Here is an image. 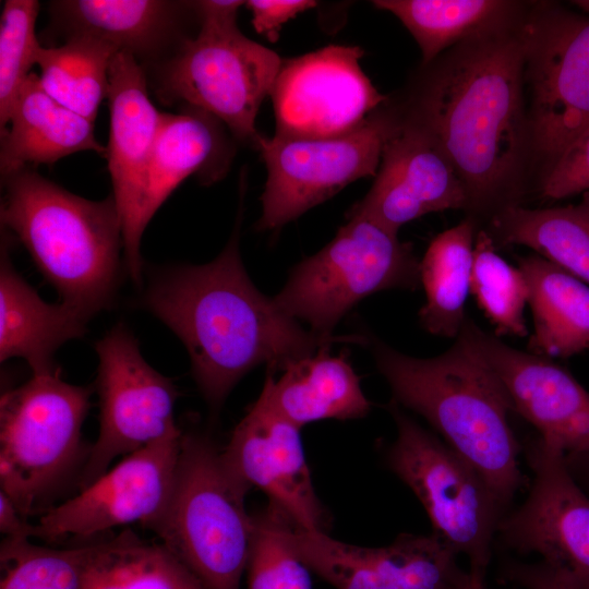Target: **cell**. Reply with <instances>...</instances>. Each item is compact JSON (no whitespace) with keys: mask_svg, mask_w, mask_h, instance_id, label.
<instances>
[{"mask_svg":"<svg viewBox=\"0 0 589 589\" xmlns=\"http://www.w3.org/2000/svg\"><path fill=\"white\" fill-rule=\"evenodd\" d=\"M522 15L457 44L422 67L399 103L454 166L468 195V217L477 223L520 205L532 156Z\"/></svg>","mask_w":589,"mask_h":589,"instance_id":"cell-1","label":"cell"},{"mask_svg":"<svg viewBox=\"0 0 589 589\" xmlns=\"http://www.w3.org/2000/svg\"><path fill=\"white\" fill-rule=\"evenodd\" d=\"M239 227L237 221L214 261L163 273L144 297L145 306L185 346L195 382L213 410L255 366L265 364L275 374L340 340L303 328L257 290L241 261Z\"/></svg>","mask_w":589,"mask_h":589,"instance_id":"cell-2","label":"cell"},{"mask_svg":"<svg viewBox=\"0 0 589 589\" xmlns=\"http://www.w3.org/2000/svg\"><path fill=\"white\" fill-rule=\"evenodd\" d=\"M380 373L401 408L421 416L484 479L507 512L525 485L510 400L492 371L460 339L432 358L407 356L372 334Z\"/></svg>","mask_w":589,"mask_h":589,"instance_id":"cell-3","label":"cell"},{"mask_svg":"<svg viewBox=\"0 0 589 589\" xmlns=\"http://www.w3.org/2000/svg\"><path fill=\"white\" fill-rule=\"evenodd\" d=\"M1 224L31 254L62 303L89 317L111 300L123 248L113 195L91 201L23 168L2 177Z\"/></svg>","mask_w":589,"mask_h":589,"instance_id":"cell-4","label":"cell"},{"mask_svg":"<svg viewBox=\"0 0 589 589\" xmlns=\"http://www.w3.org/2000/svg\"><path fill=\"white\" fill-rule=\"evenodd\" d=\"M250 490L211 438L182 434L170 494L145 527L205 589H240L253 536V517L244 504Z\"/></svg>","mask_w":589,"mask_h":589,"instance_id":"cell-5","label":"cell"},{"mask_svg":"<svg viewBox=\"0 0 589 589\" xmlns=\"http://www.w3.org/2000/svg\"><path fill=\"white\" fill-rule=\"evenodd\" d=\"M243 1H194L200 28L160 67L157 93L223 122L241 143L259 151L255 120L272 92L283 59L238 28Z\"/></svg>","mask_w":589,"mask_h":589,"instance_id":"cell-6","label":"cell"},{"mask_svg":"<svg viewBox=\"0 0 589 589\" xmlns=\"http://www.w3.org/2000/svg\"><path fill=\"white\" fill-rule=\"evenodd\" d=\"M89 396V388L62 381L58 372L33 375L2 395L0 486L24 518L81 472L89 452L81 433Z\"/></svg>","mask_w":589,"mask_h":589,"instance_id":"cell-7","label":"cell"},{"mask_svg":"<svg viewBox=\"0 0 589 589\" xmlns=\"http://www.w3.org/2000/svg\"><path fill=\"white\" fill-rule=\"evenodd\" d=\"M348 219L328 244L292 268L274 297L283 312L324 339L334 338L335 326L363 298L421 285L411 243L368 217Z\"/></svg>","mask_w":589,"mask_h":589,"instance_id":"cell-8","label":"cell"},{"mask_svg":"<svg viewBox=\"0 0 589 589\" xmlns=\"http://www.w3.org/2000/svg\"><path fill=\"white\" fill-rule=\"evenodd\" d=\"M397 436L386 452L389 469L414 493L440 537L470 570L482 576L507 513L479 472L393 399L387 405Z\"/></svg>","mask_w":589,"mask_h":589,"instance_id":"cell-9","label":"cell"},{"mask_svg":"<svg viewBox=\"0 0 589 589\" xmlns=\"http://www.w3.org/2000/svg\"><path fill=\"white\" fill-rule=\"evenodd\" d=\"M520 35L531 152L544 173L589 127V16L531 2Z\"/></svg>","mask_w":589,"mask_h":589,"instance_id":"cell-10","label":"cell"},{"mask_svg":"<svg viewBox=\"0 0 589 589\" xmlns=\"http://www.w3.org/2000/svg\"><path fill=\"white\" fill-rule=\"evenodd\" d=\"M395 120L390 99L357 129L332 139L263 137L267 178L259 230H275L334 196L349 183L375 177Z\"/></svg>","mask_w":589,"mask_h":589,"instance_id":"cell-11","label":"cell"},{"mask_svg":"<svg viewBox=\"0 0 589 589\" xmlns=\"http://www.w3.org/2000/svg\"><path fill=\"white\" fill-rule=\"evenodd\" d=\"M95 348L99 433L77 478L80 490L103 476L118 456L180 430L173 417L177 390L172 382L144 360L124 326L110 329Z\"/></svg>","mask_w":589,"mask_h":589,"instance_id":"cell-12","label":"cell"},{"mask_svg":"<svg viewBox=\"0 0 589 589\" xmlns=\"http://www.w3.org/2000/svg\"><path fill=\"white\" fill-rule=\"evenodd\" d=\"M533 473L526 500L502 518L500 540L541 562L575 589H589V495L570 473L565 454L539 436L525 445Z\"/></svg>","mask_w":589,"mask_h":589,"instance_id":"cell-13","label":"cell"},{"mask_svg":"<svg viewBox=\"0 0 589 589\" xmlns=\"http://www.w3.org/2000/svg\"><path fill=\"white\" fill-rule=\"evenodd\" d=\"M360 47L329 45L283 59L269 94L275 136L332 139L357 129L387 96L360 67Z\"/></svg>","mask_w":589,"mask_h":589,"instance_id":"cell-14","label":"cell"},{"mask_svg":"<svg viewBox=\"0 0 589 589\" xmlns=\"http://www.w3.org/2000/svg\"><path fill=\"white\" fill-rule=\"evenodd\" d=\"M181 438L179 430L127 455L76 496L47 509L32 537L88 538L134 522L145 527L168 500Z\"/></svg>","mask_w":589,"mask_h":589,"instance_id":"cell-15","label":"cell"},{"mask_svg":"<svg viewBox=\"0 0 589 589\" xmlns=\"http://www.w3.org/2000/svg\"><path fill=\"white\" fill-rule=\"evenodd\" d=\"M492 371L515 413L565 455L589 453V392L550 358L510 347L466 318L457 337Z\"/></svg>","mask_w":589,"mask_h":589,"instance_id":"cell-16","label":"cell"},{"mask_svg":"<svg viewBox=\"0 0 589 589\" xmlns=\"http://www.w3.org/2000/svg\"><path fill=\"white\" fill-rule=\"evenodd\" d=\"M395 104L374 182L348 213L394 233L430 213L467 209L468 195L454 166L430 133Z\"/></svg>","mask_w":589,"mask_h":589,"instance_id":"cell-17","label":"cell"},{"mask_svg":"<svg viewBox=\"0 0 589 589\" xmlns=\"http://www.w3.org/2000/svg\"><path fill=\"white\" fill-rule=\"evenodd\" d=\"M289 541L306 566L335 589H457V554L435 533H401L366 548L293 526Z\"/></svg>","mask_w":589,"mask_h":589,"instance_id":"cell-18","label":"cell"},{"mask_svg":"<svg viewBox=\"0 0 589 589\" xmlns=\"http://www.w3.org/2000/svg\"><path fill=\"white\" fill-rule=\"evenodd\" d=\"M221 456L233 474L262 490L297 528L325 532L328 517L314 490L300 428L256 400Z\"/></svg>","mask_w":589,"mask_h":589,"instance_id":"cell-19","label":"cell"},{"mask_svg":"<svg viewBox=\"0 0 589 589\" xmlns=\"http://www.w3.org/2000/svg\"><path fill=\"white\" fill-rule=\"evenodd\" d=\"M107 98L110 113L108 171L121 218L128 272L140 284L143 233L139 228V211L148 160L164 112L158 111L148 97L142 65L123 51H119L111 62Z\"/></svg>","mask_w":589,"mask_h":589,"instance_id":"cell-20","label":"cell"},{"mask_svg":"<svg viewBox=\"0 0 589 589\" xmlns=\"http://www.w3.org/2000/svg\"><path fill=\"white\" fill-rule=\"evenodd\" d=\"M330 345L287 365L278 378L266 374L260 402L298 428L325 419L365 417L371 402L342 351L332 356Z\"/></svg>","mask_w":589,"mask_h":589,"instance_id":"cell-21","label":"cell"},{"mask_svg":"<svg viewBox=\"0 0 589 589\" xmlns=\"http://www.w3.org/2000/svg\"><path fill=\"white\" fill-rule=\"evenodd\" d=\"M84 151L107 155V147L95 136L94 123L49 96L38 74L32 72L1 132L2 177L29 165L53 164Z\"/></svg>","mask_w":589,"mask_h":589,"instance_id":"cell-22","label":"cell"},{"mask_svg":"<svg viewBox=\"0 0 589 589\" xmlns=\"http://www.w3.org/2000/svg\"><path fill=\"white\" fill-rule=\"evenodd\" d=\"M89 316L65 303L49 304L15 272L2 250L0 272V359L26 360L33 375L58 372L55 351L80 337Z\"/></svg>","mask_w":589,"mask_h":589,"instance_id":"cell-23","label":"cell"},{"mask_svg":"<svg viewBox=\"0 0 589 589\" xmlns=\"http://www.w3.org/2000/svg\"><path fill=\"white\" fill-rule=\"evenodd\" d=\"M190 2L164 0H65L52 2L69 36L89 35L113 45L137 61L158 57L179 38Z\"/></svg>","mask_w":589,"mask_h":589,"instance_id":"cell-24","label":"cell"},{"mask_svg":"<svg viewBox=\"0 0 589 589\" xmlns=\"http://www.w3.org/2000/svg\"><path fill=\"white\" fill-rule=\"evenodd\" d=\"M534 330L528 351L566 359L589 350V285L538 254L518 256Z\"/></svg>","mask_w":589,"mask_h":589,"instance_id":"cell-25","label":"cell"},{"mask_svg":"<svg viewBox=\"0 0 589 589\" xmlns=\"http://www.w3.org/2000/svg\"><path fill=\"white\" fill-rule=\"evenodd\" d=\"M219 121L205 111L188 107L165 113L148 160L139 211V228L148 223L189 176L206 172L208 165L225 156Z\"/></svg>","mask_w":589,"mask_h":589,"instance_id":"cell-26","label":"cell"},{"mask_svg":"<svg viewBox=\"0 0 589 589\" xmlns=\"http://www.w3.org/2000/svg\"><path fill=\"white\" fill-rule=\"evenodd\" d=\"M494 244L525 245L589 285V197L546 208L507 206L489 219Z\"/></svg>","mask_w":589,"mask_h":589,"instance_id":"cell-27","label":"cell"},{"mask_svg":"<svg viewBox=\"0 0 589 589\" xmlns=\"http://www.w3.org/2000/svg\"><path fill=\"white\" fill-rule=\"evenodd\" d=\"M394 14L417 41L422 67L457 44L518 20L525 2L507 0H376Z\"/></svg>","mask_w":589,"mask_h":589,"instance_id":"cell-28","label":"cell"},{"mask_svg":"<svg viewBox=\"0 0 589 589\" xmlns=\"http://www.w3.org/2000/svg\"><path fill=\"white\" fill-rule=\"evenodd\" d=\"M477 221L466 217L438 233L420 261L425 303L419 322L430 334L457 338L467 318L465 305L471 287Z\"/></svg>","mask_w":589,"mask_h":589,"instance_id":"cell-29","label":"cell"},{"mask_svg":"<svg viewBox=\"0 0 589 589\" xmlns=\"http://www.w3.org/2000/svg\"><path fill=\"white\" fill-rule=\"evenodd\" d=\"M84 589H205L163 543L131 530L92 542Z\"/></svg>","mask_w":589,"mask_h":589,"instance_id":"cell-30","label":"cell"},{"mask_svg":"<svg viewBox=\"0 0 589 589\" xmlns=\"http://www.w3.org/2000/svg\"><path fill=\"white\" fill-rule=\"evenodd\" d=\"M119 50L89 35L69 36L59 47H41L37 57L44 91L94 123L107 98L109 70Z\"/></svg>","mask_w":589,"mask_h":589,"instance_id":"cell-31","label":"cell"},{"mask_svg":"<svg viewBox=\"0 0 589 589\" xmlns=\"http://www.w3.org/2000/svg\"><path fill=\"white\" fill-rule=\"evenodd\" d=\"M470 291L496 336H528L525 309L529 288L517 267L508 264L497 252L485 229L477 231Z\"/></svg>","mask_w":589,"mask_h":589,"instance_id":"cell-32","label":"cell"},{"mask_svg":"<svg viewBox=\"0 0 589 589\" xmlns=\"http://www.w3.org/2000/svg\"><path fill=\"white\" fill-rule=\"evenodd\" d=\"M91 554L92 542L57 549L4 537L0 589H84Z\"/></svg>","mask_w":589,"mask_h":589,"instance_id":"cell-33","label":"cell"},{"mask_svg":"<svg viewBox=\"0 0 589 589\" xmlns=\"http://www.w3.org/2000/svg\"><path fill=\"white\" fill-rule=\"evenodd\" d=\"M253 517L247 589H312L310 568L289 541L293 521L276 504Z\"/></svg>","mask_w":589,"mask_h":589,"instance_id":"cell-34","label":"cell"},{"mask_svg":"<svg viewBox=\"0 0 589 589\" xmlns=\"http://www.w3.org/2000/svg\"><path fill=\"white\" fill-rule=\"evenodd\" d=\"M39 3L7 0L0 21V129L7 128L17 95L37 64L41 48L35 32Z\"/></svg>","mask_w":589,"mask_h":589,"instance_id":"cell-35","label":"cell"},{"mask_svg":"<svg viewBox=\"0 0 589 589\" xmlns=\"http://www.w3.org/2000/svg\"><path fill=\"white\" fill-rule=\"evenodd\" d=\"M540 191L546 200L589 192V127L542 175Z\"/></svg>","mask_w":589,"mask_h":589,"instance_id":"cell-36","label":"cell"},{"mask_svg":"<svg viewBox=\"0 0 589 589\" xmlns=\"http://www.w3.org/2000/svg\"><path fill=\"white\" fill-rule=\"evenodd\" d=\"M244 3L252 12L255 31L273 43L278 39L286 22L317 5L316 1L311 0H250Z\"/></svg>","mask_w":589,"mask_h":589,"instance_id":"cell-37","label":"cell"},{"mask_svg":"<svg viewBox=\"0 0 589 589\" xmlns=\"http://www.w3.org/2000/svg\"><path fill=\"white\" fill-rule=\"evenodd\" d=\"M504 578L524 589H575L561 575L543 562H512L503 573Z\"/></svg>","mask_w":589,"mask_h":589,"instance_id":"cell-38","label":"cell"},{"mask_svg":"<svg viewBox=\"0 0 589 589\" xmlns=\"http://www.w3.org/2000/svg\"><path fill=\"white\" fill-rule=\"evenodd\" d=\"M0 531L7 538H31L33 525L27 522L12 501L0 491Z\"/></svg>","mask_w":589,"mask_h":589,"instance_id":"cell-39","label":"cell"},{"mask_svg":"<svg viewBox=\"0 0 589 589\" xmlns=\"http://www.w3.org/2000/svg\"><path fill=\"white\" fill-rule=\"evenodd\" d=\"M565 460L574 479L589 495V453L565 455Z\"/></svg>","mask_w":589,"mask_h":589,"instance_id":"cell-40","label":"cell"},{"mask_svg":"<svg viewBox=\"0 0 589 589\" xmlns=\"http://www.w3.org/2000/svg\"><path fill=\"white\" fill-rule=\"evenodd\" d=\"M457 589H486L484 576L474 572H465Z\"/></svg>","mask_w":589,"mask_h":589,"instance_id":"cell-41","label":"cell"},{"mask_svg":"<svg viewBox=\"0 0 589 589\" xmlns=\"http://www.w3.org/2000/svg\"><path fill=\"white\" fill-rule=\"evenodd\" d=\"M572 3L580 10L581 14L589 16V0H576Z\"/></svg>","mask_w":589,"mask_h":589,"instance_id":"cell-42","label":"cell"},{"mask_svg":"<svg viewBox=\"0 0 589 589\" xmlns=\"http://www.w3.org/2000/svg\"><path fill=\"white\" fill-rule=\"evenodd\" d=\"M585 194L588 195V197H589V192H588V193H585Z\"/></svg>","mask_w":589,"mask_h":589,"instance_id":"cell-43","label":"cell"}]
</instances>
